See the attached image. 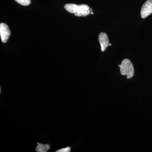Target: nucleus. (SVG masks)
<instances>
[{"label":"nucleus","mask_w":152,"mask_h":152,"mask_svg":"<svg viewBox=\"0 0 152 152\" xmlns=\"http://www.w3.org/2000/svg\"><path fill=\"white\" fill-rule=\"evenodd\" d=\"M64 7L66 10L77 17H86L90 14V8L86 4H68L65 5Z\"/></svg>","instance_id":"1"},{"label":"nucleus","mask_w":152,"mask_h":152,"mask_svg":"<svg viewBox=\"0 0 152 152\" xmlns=\"http://www.w3.org/2000/svg\"><path fill=\"white\" fill-rule=\"evenodd\" d=\"M120 67L121 74L123 75L127 76V79L132 77L134 74V66L132 62L128 59H124L121 65H118Z\"/></svg>","instance_id":"2"},{"label":"nucleus","mask_w":152,"mask_h":152,"mask_svg":"<svg viewBox=\"0 0 152 152\" xmlns=\"http://www.w3.org/2000/svg\"><path fill=\"white\" fill-rule=\"evenodd\" d=\"M152 14V1L148 0L145 2L142 7L141 10V15L142 18H146L147 17Z\"/></svg>","instance_id":"3"},{"label":"nucleus","mask_w":152,"mask_h":152,"mask_svg":"<svg viewBox=\"0 0 152 152\" xmlns=\"http://www.w3.org/2000/svg\"><path fill=\"white\" fill-rule=\"evenodd\" d=\"M0 35L3 43L7 42L10 35V31L8 26L4 23L0 24Z\"/></svg>","instance_id":"4"},{"label":"nucleus","mask_w":152,"mask_h":152,"mask_svg":"<svg viewBox=\"0 0 152 152\" xmlns=\"http://www.w3.org/2000/svg\"><path fill=\"white\" fill-rule=\"evenodd\" d=\"M99 42L100 44L101 50L104 51L109 45V40L108 36L105 33H101L99 35Z\"/></svg>","instance_id":"5"},{"label":"nucleus","mask_w":152,"mask_h":152,"mask_svg":"<svg viewBox=\"0 0 152 152\" xmlns=\"http://www.w3.org/2000/svg\"><path fill=\"white\" fill-rule=\"evenodd\" d=\"M50 149V146L48 144L38 143L36 148V151L38 152H47Z\"/></svg>","instance_id":"6"},{"label":"nucleus","mask_w":152,"mask_h":152,"mask_svg":"<svg viewBox=\"0 0 152 152\" xmlns=\"http://www.w3.org/2000/svg\"><path fill=\"white\" fill-rule=\"evenodd\" d=\"M17 3L21 5L27 6L31 4V0H15Z\"/></svg>","instance_id":"7"},{"label":"nucleus","mask_w":152,"mask_h":152,"mask_svg":"<svg viewBox=\"0 0 152 152\" xmlns=\"http://www.w3.org/2000/svg\"><path fill=\"white\" fill-rule=\"evenodd\" d=\"M71 151L70 147H68L66 148H63L56 151V152H70Z\"/></svg>","instance_id":"8"},{"label":"nucleus","mask_w":152,"mask_h":152,"mask_svg":"<svg viewBox=\"0 0 152 152\" xmlns=\"http://www.w3.org/2000/svg\"><path fill=\"white\" fill-rule=\"evenodd\" d=\"M112 44H109V46H111Z\"/></svg>","instance_id":"9"}]
</instances>
